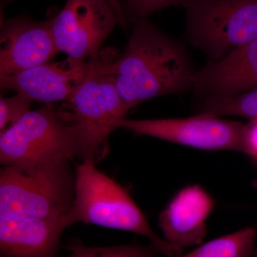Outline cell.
Wrapping results in <instances>:
<instances>
[{
    "label": "cell",
    "instance_id": "obj_1",
    "mask_svg": "<svg viewBox=\"0 0 257 257\" xmlns=\"http://www.w3.org/2000/svg\"><path fill=\"white\" fill-rule=\"evenodd\" d=\"M126 48L94 67L114 82L128 111L152 98L192 90L194 71L184 47L147 18L134 20Z\"/></svg>",
    "mask_w": 257,
    "mask_h": 257
},
{
    "label": "cell",
    "instance_id": "obj_2",
    "mask_svg": "<svg viewBox=\"0 0 257 257\" xmlns=\"http://www.w3.org/2000/svg\"><path fill=\"white\" fill-rule=\"evenodd\" d=\"M71 160L60 159L0 171V219L52 221L67 225L75 194Z\"/></svg>",
    "mask_w": 257,
    "mask_h": 257
},
{
    "label": "cell",
    "instance_id": "obj_3",
    "mask_svg": "<svg viewBox=\"0 0 257 257\" xmlns=\"http://www.w3.org/2000/svg\"><path fill=\"white\" fill-rule=\"evenodd\" d=\"M84 161L75 167V194L67 226L82 222L141 235L167 257H178L183 248L158 236L128 191Z\"/></svg>",
    "mask_w": 257,
    "mask_h": 257
},
{
    "label": "cell",
    "instance_id": "obj_4",
    "mask_svg": "<svg viewBox=\"0 0 257 257\" xmlns=\"http://www.w3.org/2000/svg\"><path fill=\"white\" fill-rule=\"evenodd\" d=\"M187 36L211 61L257 39V0H183Z\"/></svg>",
    "mask_w": 257,
    "mask_h": 257
},
{
    "label": "cell",
    "instance_id": "obj_5",
    "mask_svg": "<svg viewBox=\"0 0 257 257\" xmlns=\"http://www.w3.org/2000/svg\"><path fill=\"white\" fill-rule=\"evenodd\" d=\"M72 126L62 111L48 104L28 114L0 135L3 167L46 163L79 157Z\"/></svg>",
    "mask_w": 257,
    "mask_h": 257
},
{
    "label": "cell",
    "instance_id": "obj_6",
    "mask_svg": "<svg viewBox=\"0 0 257 257\" xmlns=\"http://www.w3.org/2000/svg\"><path fill=\"white\" fill-rule=\"evenodd\" d=\"M68 101L64 113L72 126L79 147V157L95 163L96 157L109 135L119 128L128 109L110 77L94 67Z\"/></svg>",
    "mask_w": 257,
    "mask_h": 257
},
{
    "label": "cell",
    "instance_id": "obj_7",
    "mask_svg": "<svg viewBox=\"0 0 257 257\" xmlns=\"http://www.w3.org/2000/svg\"><path fill=\"white\" fill-rule=\"evenodd\" d=\"M206 151L243 153L246 124L199 114L187 118L121 120L119 128Z\"/></svg>",
    "mask_w": 257,
    "mask_h": 257
},
{
    "label": "cell",
    "instance_id": "obj_8",
    "mask_svg": "<svg viewBox=\"0 0 257 257\" xmlns=\"http://www.w3.org/2000/svg\"><path fill=\"white\" fill-rule=\"evenodd\" d=\"M119 20L109 0H67L52 19L59 52L76 60L96 61L99 49Z\"/></svg>",
    "mask_w": 257,
    "mask_h": 257
},
{
    "label": "cell",
    "instance_id": "obj_9",
    "mask_svg": "<svg viewBox=\"0 0 257 257\" xmlns=\"http://www.w3.org/2000/svg\"><path fill=\"white\" fill-rule=\"evenodd\" d=\"M92 61L67 59L32 67L10 75L0 76L3 89H10L32 100L50 104L68 101L92 69Z\"/></svg>",
    "mask_w": 257,
    "mask_h": 257
},
{
    "label": "cell",
    "instance_id": "obj_10",
    "mask_svg": "<svg viewBox=\"0 0 257 257\" xmlns=\"http://www.w3.org/2000/svg\"><path fill=\"white\" fill-rule=\"evenodd\" d=\"M59 50L52 20L17 18L5 22L0 35V76L10 75L50 62Z\"/></svg>",
    "mask_w": 257,
    "mask_h": 257
},
{
    "label": "cell",
    "instance_id": "obj_11",
    "mask_svg": "<svg viewBox=\"0 0 257 257\" xmlns=\"http://www.w3.org/2000/svg\"><path fill=\"white\" fill-rule=\"evenodd\" d=\"M214 207V198L199 184L180 189L159 215L164 239L183 249L199 246L207 236V221Z\"/></svg>",
    "mask_w": 257,
    "mask_h": 257
},
{
    "label": "cell",
    "instance_id": "obj_12",
    "mask_svg": "<svg viewBox=\"0 0 257 257\" xmlns=\"http://www.w3.org/2000/svg\"><path fill=\"white\" fill-rule=\"evenodd\" d=\"M257 89V39L194 72L192 90L206 97H224Z\"/></svg>",
    "mask_w": 257,
    "mask_h": 257
},
{
    "label": "cell",
    "instance_id": "obj_13",
    "mask_svg": "<svg viewBox=\"0 0 257 257\" xmlns=\"http://www.w3.org/2000/svg\"><path fill=\"white\" fill-rule=\"evenodd\" d=\"M67 228L58 221L0 219V257H56Z\"/></svg>",
    "mask_w": 257,
    "mask_h": 257
},
{
    "label": "cell",
    "instance_id": "obj_14",
    "mask_svg": "<svg viewBox=\"0 0 257 257\" xmlns=\"http://www.w3.org/2000/svg\"><path fill=\"white\" fill-rule=\"evenodd\" d=\"M256 230L246 227L201 243L178 257H257Z\"/></svg>",
    "mask_w": 257,
    "mask_h": 257
},
{
    "label": "cell",
    "instance_id": "obj_15",
    "mask_svg": "<svg viewBox=\"0 0 257 257\" xmlns=\"http://www.w3.org/2000/svg\"><path fill=\"white\" fill-rule=\"evenodd\" d=\"M199 114L235 116L257 119V89L231 96L206 97L198 109Z\"/></svg>",
    "mask_w": 257,
    "mask_h": 257
},
{
    "label": "cell",
    "instance_id": "obj_16",
    "mask_svg": "<svg viewBox=\"0 0 257 257\" xmlns=\"http://www.w3.org/2000/svg\"><path fill=\"white\" fill-rule=\"evenodd\" d=\"M69 257H157L160 251L154 245L130 244L114 246H88L82 243H72L67 246Z\"/></svg>",
    "mask_w": 257,
    "mask_h": 257
},
{
    "label": "cell",
    "instance_id": "obj_17",
    "mask_svg": "<svg viewBox=\"0 0 257 257\" xmlns=\"http://www.w3.org/2000/svg\"><path fill=\"white\" fill-rule=\"evenodd\" d=\"M32 99L23 94L0 99V133L9 130L30 111Z\"/></svg>",
    "mask_w": 257,
    "mask_h": 257
},
{
    "label": "cell",
    "instance_id": "obj_18",
    "mask_svg": "<svg viewBox=\"0 0 257 257\" xmlns=\"http://www.w3.org/2000/svg\"><path fill=\"white\" fill-rule=\"evenodd\" d=\"M182 3L183 0H124L121 3L125 20L133 22L168 7L182 5Z\"/></svg>",
    "mask_w": 257,
    "mask_h": 257
},
{
    "label": "cell",
    "instance_id": "obj_19",
    "mask_svg": "<svg viewBox=\"0 0 257 257\" xmlns=\"http://www.w3.org/2000/svg\"><path fill=\"white\" fill-rule=\"evenodd\" d=\"M244 155H247L257 166V119L246 124Z\"/></svg>",
    "mask_w": 257,
    "mask_h": 257
},
{
    "label": "cell",
    "instance_id": "obj_20",
    "mask_svg": "<svg viewBox=\"0 0 257 257\" xmlns=\"http://www.w3.org/2000/svg\"><path fill=\"white\" fill-rule=\"evenodd\" d=\"M109 3L113 7L116 14L119 18V25L124 28H126V21L125 20L124 15H123L122 8H121V3L119 0H109Z\"/></svg>",
    "mask_w": 257,
    "mask_h": 257
},
{
    "label": "cell",
    "instance_id": "obj_21",
    "mask_svg": "<svg viewBox=\"0 0 257 257\" xmlns=\"http://www.w3.org/2000/svg\"><path fill=\"white\" fill-rule=\"evenodd\" d=\"M252 185L253 186V187H254L255 189H257V177L256 179H254V180L253 181Z\"/></svg>",
    "mask_w": 257,
    "mask_h": 257
}]
</instances>
